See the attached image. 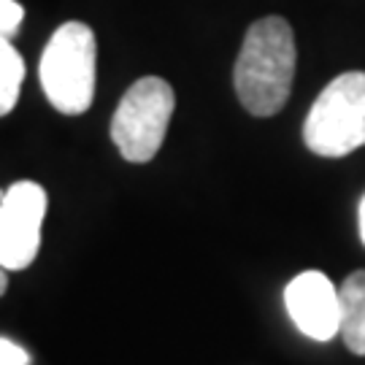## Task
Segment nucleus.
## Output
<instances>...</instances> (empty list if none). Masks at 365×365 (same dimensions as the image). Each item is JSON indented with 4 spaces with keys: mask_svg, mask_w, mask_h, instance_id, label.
I'll return each instance as SVG.
<instances>
[{
    "mask_svg": "<svg viewBox=\"0 0 365 365\" xmlns=\"http://www.w3.org/2000/svg\"><path fill=\"white\" fill-rule=\"evenodd\" d=\"M295 36L287 19L262 16L247 30L233 71L235 95L255 117L279 114L292 92L295 78Z\"/></svg>",
    "mask_w": 365,
    "mask_h": 365,
    "instance_id": "obj_1",
    "label": "nucleus"
},
{
    "mask_svg": "<svg viewBox=\"0 0 365 365\" xmlns=\"http://www.w3.org/2000/svg\"><path fill=\"white\" fill-rule=\"evenodd\" d=\"M98 43L84 22H66L54 30L41 54L38 78L46 101L68 117L84 114L95 98Z\"/></svg>",
    "mask_w": 365,
    "mask_h": 365,
    "instance_id": "obj_2",
    "label": "nucleus"
},
{
    "mask_svg": "<svg viewBox=\"0 0 365 365\" xmlns=\"http://www.w3.org/2000/svg\"><path fill=\"white\" fill-rule=\"evenodd\" d=\"M303 141L319 157H346L365 146V73L336 76L314 101L303 122Z\"/></svg>",
    "mask_w": 365,
    "mask_h": 365,
    "instance_id": "obj_3",
    "label": "nucleus"
},
{
    "mask_svg": "<svg viewBox=\"0 0 365 365\" xmlns=\"http://www.w3.org/2000/svg\"><path fill=\"white\" fill-rule=\"evenodd\" d=\"M176 108V95L165 78L144 76L122 95L111 117V141L128 163L155 160L165 141L168 122Z\"/></svg>",
    "mask_w": 365,
    "mask_h": 365,
    "instance_id": "obj_4",
    "label": "nucleus"
},
{
    "mask_svg": "<svg viewBox=\"0 0 365 365\" xmlns=\"http://www.w3.org/2000/svg\"><path fill=\"white\" fill-rule=\"evenodd\" d=\"M46 217V190L36 182H14L0 200V265L22 271L36 260Z\"/></svg>",
    "mask_w": 365,
    "mask_h": 365,
    "instance_id": "obj_5",
    "label": "nucleus"
},
{
    "mask_svg": "<svg viewBox=\"0 0 365 365\" xmlns=\"http://www.w3.org/2000/svg\"><path fill=\"white\" fill-rule=\"evenodd\" d=\"M284 306L303 336L314 341H330L339 336V289L322 271H303L295 276L284 289Z\"/></svg>",
    "mask_w": 365,
    "mask_h": 365,
    "instance_id": "obj_6",
    "label": "nucleus"
},
{
    "mask_svg": "<svg viewBox=\"0 0 365 365\" xmlns=\"http://www.w3.org/2000/svg\"><path fill=\"white\" fill-rule=\"evenodd\" d=\"M341 327L339 336L346 349L354 354H365V271H354L339 287Z\"/></svg>",
    "mask_w": 365,
    "mask_h": 365,
    "instance_id": "obj_7",
    "label": "nucleus"
},
{
    "mask_svg": "<svg viewBox=\"0 0 365 365\" xmlns=\"http://www.w3.org/2000/svg\"><path fill=\"white\" fill-rule=\"evenodd\" d=\"M25 78V60L9 38L0 36V117H6L19 101Z\"/></svg>",
    "mask_w": 365,
    "mask_h": 365,
    "instance_id": "obj_8",
    "label": "nucleus"
},
{
    "mask_svg": "<svg viewBox=\"0 0 365 365\" xmlns=\"http://www.w3.org/2000/svg\"><path fill=\"white\" fill-rule=\"evenodd\" d=\"M25 19V9L16 0H0V36L11 38Z\"/></svg>",
    "mask_w": 365,
    "mask_h": 365,
    "instance_id": "obj_9",
    "label": "nucleus"
},
{
    "mask_svg": "<svg viewBox=\"0 0 365 365\" xmlns=\"http://www.w3.org/2000/svg\"><path fill=\"white\" fill-rule=\"evenodd\" d=\"M27 363H30V357H27V352L19 344H14L9 339H0V365H27Z\"/></svg>",
    "mask_w": 365,
    "mask_h": 365,
    "instance_id": "obj_10",
    "label": "nucleus"
},
{
    "mask_svg": "<svg viewBox=\"0 0 365 365\" xmlns=\"http://www.w3.org/2000/svg\"><path fill=\"white\" fill-rule=\"evenodd\" d=\"M357 225H360V238L365 244V195L360 197V206H357Z\"/></svg>",
    "mask_w": 365,
    "mask_h": 365,
    "instance_id": "obj_11",
    "label": "nucleus"
},
{
    "mask_svg": "<svg viewBox=\"0 0 365 365\" xmlns=\"http://www.w3.org/2000/svg\"><path fill=\"white\" fill-rule=\"evenodd\" d=\"M6 289H9V276H6V268L0 265V295H3Z\"/></svg>",
    "mask_w": 365,
    "mask_h": 365,
    "instance_id": "obj_12",
    "label": "nucleus"
},
{
    "mask_svg": "<svg viewBox=\"0 0 365 365\" xmlns=\"http://www.w3.org/2000/svg\"><path fill=\"white\" fill-rule=\"evenodd\" d=\"M3 195H6V190H0V200H3Z\"/></svg>",
    "mask_w": 365,
    "mask_h": 365,
    "instance_id": "obj_13",
    "label": "nucleus"
}]
</instances>
